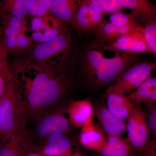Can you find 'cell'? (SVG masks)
Here are the masks:
<instances>
[{"label": "cell", "instance_id": "obj_1", "mask_svg": "<svg viewBox=\"0 0 156 156\" xmlns=\"http://www.w3.org/2000/svg\"><path fill=\"white\" fill-rule=\"evenodd\" d=\"M63 65L56 62L30 65L34 72L21 76L24 97L19 98L24 116L49 109L64 97L69 86L62 72Z\"/></svg>", "mask_w": 156, "mask_h": 156}, {"label": "cell", "instance_id": "obj_2", "mask_svg": "<svg viewBox=\"0 0 156 156\" xmlns=\"http://www.w3.org/2000/svg\"><path fill=\"white\" fill-rule=\"evenodd\" d=\"M108 51L104 44L99 41L92 44L86 50L83 60L84 71L91 85L100 87L110 83L137 60L135 54L115 51L109 57Z\"/></svg>", "mask_w": 156, "mask_h": 156}, {"label": "cell", "instance_id": "obj_3", "mask_svg": "<svg viewBox=\"0 0 156 156\" xmlns=\"http://www.w3.org/2000/svg\"><path fill=\"white\" fill-rule=\"evenodd\" d=\"M24 118L20 108L18 85L13 76L0 97V119L2 127L1 144L10 139L18 130L20 127V122H23Z\"/></svg>", "mask_w": 156, "mask_h": 156}, {"label": "cell", "instance_id": "obj_4", "mask_svg": "<svg viewBox=\"0 0 156 156\" xmlns=\"http://www.w3.org/2000/svg\"><path fill=\"white\" fill-rule=\"evenodd\" d=\"M71 48L70 37L64 31L49 41L32 46L28 50V60L38 63H46L53 56H56L58 60L66 62Z\"/></svg>", "mask_w": 156, "mask_h": 156}, {"label": "cell", "instance_id": "obj_5", "mask_svg": "<svg viewBox=\"0 0 156 156\" xmlns=\"http://www.w3.org/2000/svg\"><path fill=\"white\" fill-rule=\"evenodd\" d=\"M156 67V62H145L133 65L120 75L109 88L126 95L134 91L148 78Z\"/></svg>", "mask_w": 156, "mask_h": 156}, {"label": "cell", "instance_id": "obj_6", "mask_svg": "<svg viewBox=\"0 0 156 156\" xmlns=\"http://www.w3.org/2000/svg\"><path fill=\"white\" fill-rule=\"evenodd\" d=\"M132 104L127 119L128 139L134 147L142 152L147 145L149 136L146 117L140 104Z\"/></svg>", "mask_w": 156, "mask_h": 156}, {"label": "cell", "instance_id": "obj_7", "mask_svg": "<svg viewBox=\"0 0 156 156\" xmlns=\"http://www.w3.org/2000/svg\"><path fill=\"white\" fill-rule=\"evenodd\" d=\"M104 44L107 49L121 53H151L144 39L143 32L124 35L118 37L112 41Z\"/></svg>", "mask_w": 156, "mask_h": 156}, {"label": "cell", "instance_id": "obj_8", "mask_svg": "<svg viewBox=\"0 0 156 156\" xmlns=\"http://www.w3.org/2000/svg\"><path fill=\"white\" fill-rule=\"evenodd\" d=\"M69 121L60 112H53L45 115L37 124V135L47 139L56 134H64L69 128Z\"/></svg>", "mask_w": 156, "mask_h": 156}, {"label": "cell", "instance_id": "obj_9", "mask_svg": "<svg viewBox=\"0 0 156 156\" xmlns=\"http://www.w3.org/2000/svg\"><path fill=\"white\" fill-rule=\"evenodd\" d=\"M2 34L4 44L8 53H14L17 36L26 29L25 20L7 13H2Z\"/></svg>", "mask_w": 156, "mask_h": 156}, {"label": "cell", "instance_id": "obj_10", "mask_svg": "<svg viewBox=\"0 0 156 156\" xmlns=\"http://www.w3.org/2000/svg\"><path fill=\"white\" fill-rule=\"evenodd\" d=\"M66 111L69 116L70 122L79 128L90 125L94 119L93 106L91 101L87 99L71 101Z\"/></svg>", "mask_w": 156, "mask_h": 156}, {"label": "cell", "instance_id": "obj_11", "mask_svg": "<svg viewBox=\"0 0 156 156\" xmlns=\"http://www.w3.org/2000/svg\"><path fill=\"white\" fill-rule=\"evenodd\" d=\"M95 114L101 128L108 137L121 136L127 130V125L125 123L115 116L104 105H99L96 108Z\"/></svg>", "mask_w": 156, "mask_h": 156}, {"label": "cell", "instance_id": "obj_12", "mask_svg": "<svg viewBox=\"0 0 156 156\" xmlns=\"http://www.w3.org/2000/svg\"><path fill=\"white\" fill-rule=\"evenodd\" d=\"M116 1L125 9H130L131 14L141 24L151 20L156 19V6L149 0Z\"/></svg>", "mask_w": 156, "mask_h": 156}, {"label": "cell", "instance_id": "obj_13", "mask_svg": "<svg viewBox=\"0 0 156 156\" xmlns=\"http://www.w3.org/2000/svg\"><path fill=\"white\" fill-rule=\"evenodd\" d=\"M80 141L86 148L100 152L106 142V135L102 128L91 123L82 128Z\"/></svg>", "mask_w": 156, "mask_h": 156}, {"label": "cell", "instance_id": "obj_14", "mask_svg": "<svg viewBox=\"0 0 156 156\" xmlns=\"http://www.w3.org/2000/svg\"><path fill=\"white\" fill-rule=\"evenodd\" d=\"M126 96L132 102L143 103L149 108H152L156 101V78L150 77L137 89Z\"/></svg>", "mask_w": 156, "mask_h": 156}, {"label": "cell", "instance_id": "obj_15", "mask_svg": "<svg viewBox=\"0 0 156 156\" xmlns=\"http://www.w3.org/2000/svg\"><path fill=\"white\" fill-rule=\"evenodd\" d=\"M106 97L108 110L120 120L122 121L127 120L132 104L126 95L108 88Z\"/></svg>", "mask_w": 156, "mask_h": 156}, {"label": "cell", "instance_id": "obj_16", "mask_svg": "<svg viewBox=\"0 0 156 156\" xmlns=\"http://www.w3.org/2000/svg\"><path fill=\"white\" fill-rule=\"evenodd\" d=\"M22 132L20 127L10 139L1 144L0 156H24L29 145Z\"/></svg>", "mask_w": 156, "mask_h": 156}, {"label": "cell", "instance_id": "obj_17", "mask_svg": "<svg viewBox=\"0 0 156 156\" xmlns=\"http://www.w3.org/2000/svg\"><path fill=\"white\" fill-rule=\"evenodd\" d=\"M80 0H52L50 11L55 17L74 26L75 17Z\"/></svg>", "mask_w": 156, "mask_h": 156}, {"label": "cell", "instance_id": "obj_18", "mask_svg": "<svg viewBox=\"0 0 156 156\" xmlns=\"http://www.w3.org/2000/svg\"><path fill=\"white\" fill-rule=\"evenodd\" d=\"M71 143L64 134H56L48 137L42 150L48 156L65 155L70 152Z\"/></svg>", "mask_w": 156, "mask_h": 156}, {"label": "cell", "instance_id": "obj_19", "mask_svg": "<svg viewBox=\"0 0 156 156\" xmlns=\"http://www.w3.org/2000/svg\"><path fill=\"white\" fill-rule=\"evenodd\" d=\"M100 153L103 156H131L132 144L128 139H123L119 136L108 137Z\"/></svg>", "mask_w": 156, "mask_h": 156}, {"label": "cell", "instance_id": "obj_20", "mask_svg": "<svg viewBox=\"0 0 156 156\" xmlns=\"http://www.w3.org/2000/svg\"><path fill=\"white\" fill-rule=\"evenodd\" d=\"M109 22L128 34L143 31L144 26L131 14H126L122 11L116 12L110 14Z\"/></svg>", "mask_w": 156, "mask_h": 156}, {"label": "cell", "instance_id": "obj_21", "mask_svg": "<svg viewBox=\"0 0 156 156\" xmlns=\"http://www.w3.org/2000/svg\"><path fill=\"white\" fill-rule=\"evenodd\" d=\"M93 34L98 39V41L106 44L118 37L128 34L125 30L113 25L109 21L105 20L93 31Z\"/></svg>", "mask_w": 156, "mask_h": 156}, {"label": "cell", "instance_id": "obj_22", "mask_svg": "<svg viewBox=\"0 0 156 156\" xmlns=\"http://www.w3.org/2000/svg\"><path fill=\"white\" fill-rule=\"evenodd\" d=\"M75 27L86 33H92V25L88 0H80L75 17Z\"/></svg>", "mask_w": 156, "mask_h": 156}, {"label": "cell", "instance_id": "obj_23", "mask_svg": "<svg viewBox=\"0 0 156 156\" xmlns=\"http://www.w3.org/2000/svg\"><path fill=\"white\" fill-rule=\"evenodd\" d=\"M29 0H5L2 13L12 14L21 19H24L27 14Z\"/></svg>", "mask_w": 156, "mask_h": 156}, {"label": "cell", "instance_id": "obj_24", "mask_svg": "<svg viewBox=\"0 0 156 156\" xmlns=\"http://www.w3.org/2000/svg\"><path fill=\"white\" fill-rule=\"evenodd\" d=\"M65 22L62 20L58 24L48 27L45 30L34 32L32 35V40L39 43H43L51 40L58 34L65 31Z\"/></svg>", "mask_w": 156, "mask_h": 156}, {"label": "cell", "instance_id": "obj_25", "mask_svg": "<svg viewBox=\"0 0 156 156\" xmlns=\"http://www.w3.org/2000/svg\"><path fill=\"white\" fill-rule=\"evenodd\" d=\"M7 54L5 50L0 47V97L5 90L9 81L13 76L8 65Z\"/></svg>", "mask_w": 156, "mask_h": 156}, {"label": "cell", "instance_id": "obj_26", "mask_svg": "<svg viewBox=\"0 0 156 156\" xmlns=\"http://www.w3.org/2000/svg\"><path fill=\"white\" fill-rule=\"evenodd\" d=\"M52 0H29L27 6V14L33 16H48L51 13Z\"/></svg>", "mask_w": 156, "mask_h": 156}, {"label": "cell", "instance_id": "obj_27", "mask_svg": "<svg viewBox=\"0 0 156 156\" xmlns=\"http://www.w3.org/2000/svg\"><path fill=\"white\" fill-rule=\"evenodd\" d=\"M143 35L151 54L156 55V19L151 20L144 23Z\"/></svg>", "mask_w": 156, "mask_h": 156}, {"label": "cell", "instance_id": "obj_28", "mask_svg": "<svg viewBox=\"0 0 156 156\" xmlns=\"http://www.w3.org/2000/svg\"><path fill=\"white\" fill-rule=\"evenodd\" d=\"M89 2L96 5L103 9L106 13L111 14L119 11H122L126 9L119 4L116 0H88Z\"/></svg>", "mask_w": 156, "mask_h": 156}, {"label": "cell", "instance_id": "obj_29", "mask_svg": "<svg viewBox=\"0 0 156 156\" xmlns=\"http://www.w3.org/2000/svg\"><path fill=\"white\" fill-rule=\"evenodd\" d=\"M89 8L92 33L93 31L106 20V13L100 7L89 2Z\"/></svg>", "mask_w": 156, "mask_h": 156}, {"label": "cell", "instance_id": "obj_30", "mask_svg": "<svg viewBox=\"0 0 156 156\" xmlns=\"http://www.w3.org/2000/svg\"><path fill=\"white\" fill-rule=\"evenodd\" d=\"M26 29L23 30L17 36L14 52L25 51V50H28L29 48H31L32 39L26 35Z\"/></svg>", "mask_w": 156, "mask_h": 156}, {"label": "cell", "instance_id": "obj_31", "mask_svg": "<svg viewBox=\"0 0 156 156\" xmlns=\"http://www.w3.org/2000/svg\"><path fill=\"white\" fill-rule=\"evenodd\" d=\"M151 111L147 122L149 132L153 136L156 135V108L154 106L150 108Z\"/></svg>", "mask_w": 156, "mask_h": 156}, {"label": "cell", "instance_id": "obj_32", "mask_svg": "<svg viewBox=\"0 0 156 156\" xmlns=\"http://www.w3.org/2000/svg\"><path fill=\"white\" fill-rule=\"evenodd\" d=\"M24 156H40L38 154L36 153L33 151H31L30 147H29L26 152Z\"/></svg>", "mask_w": 156, "mask_h": 156}, {"label": "cell", "instance_id": "obj_33", "mask_svg": "<svg viewBox=\"0 0 156 156\" xmlns=\"http://www.w3.org/2000/svg\"><path fill=\"white\" fill-rule=\"evenodd\" d=\"M2 134V124H1V119H0V138L1 137V135Z\"/></svg>", "mask_w": 156, "mask_h": 156}, {"label": "cell", "instance_id": "obj_34", "mask_svg": "<svg viewBox=\"0 0 156 156\" xmlns=\"http://www.w3.org/2000/svg\"><path fill=\"white\" fill-rule=\"evenodd\" d=\"M2 34V27L0 26V36Z\"/></svg>", "mask_w": 156, "mask_h": 156}]
</instances>
